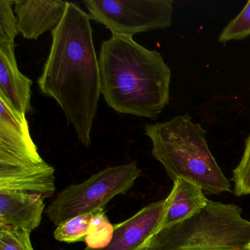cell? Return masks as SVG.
<instances>
[{
	"mask_svg": "<svg viewBox=\"0 0 250 250\" xmlns=\"http://www.w3.org/2000/svg\"><path fill=\"white\" fill-rule=\"evenodd\" d=\"M90 20L78 5L67 2L65 15L52 30L50 52L38 80L41 91L58 102L86 147L91 145L102 94Z\"/></svg>",
	"mask_w": 250,
	"mask_h": 250,
	"instance_id": "6da1fadb",
	"label": "cell"
},
{
	"mask_svg": "<svg viewBox=\"0 0 250 250\" xmlns=\"http://www.w3.org/2000/svg\"><path fill=\"white\" fill-rule=\"evenodd\" d=\"M99 65L102 94L118 113L156 120L169 103L170 68L131 36L104 41Z\"/></svg>",
	"mask_w": 250,
	"mask_h": 250,
	"instance_id": "7a4b0ae2",
	"label": "cell"
},
{
	"mask_svg": "<svg viewBox=\"0 0 250 250\" xmlns=\"http://www.w3.org/2000/svg\"><path fill=\"white\" fill-rule=\"evenodd\" d=\"M151 140L152 155L172 181L183 178L200 186L204 192H232L231 184L210 151L206 130L194 124L189 115L145 126Z\"/></svg>",
	"mask_w": 250,
	"mask_h": 250,
	"instance_id": "3957f363",
	"label": "cell"
},
{
	"mask_svg": "<svg viewBox=\"0 0 250 250\" xmlns=\"http://www.w3.org/2000/svg\"><path fill=\"white\" fill-rule=\"evenodd\" d=\"M149 250H250V221L239 206L208 200L195 216L160 229Z\"/></svg>",
	"mask_w": 250,
	"mask_h": 250,
	"instance_id": "277c9868",
	"label": "cell"
},
{
	"mask_svg": "<svg viewBox=\"0 0 250 250\" xmlns=\"http://www.w3.org/2000/svg\"><path fill=\"white\" fill-rule=\"evenodd\" d=\"M141 172L135 162L106 168L62 190L48 206L46 215L58 226L75 216L104 209L115 196L131 189Z\"/></svg>",
	"mask_w": 250,
	"mask_h": 250,
	"instance_id": "5b68a950",
	"label": "cell"
},
{
	"mask_svg": "<svg viewBox=\"0 0 250 250\" xmlns=\"http://www.w3.org/2000/svg\"><path fill=\"white\" fill-rule=\"evenodd\" d=\"M84 4L91 20L112 35L133 37L172 25V0H85Z\"/></svg>",
	"mask_w": 250,
	"mask_h": 250,
	"instance_id": "8992f818",
	"label": "cell"
},
{
	"mask_svg": "<svg viewBox=\"0 0 250 250\" xmlns=\"http://www.w3.org/2000/svg\"><path fill=\"white\" fill-rule=\"evenodd\" d=\"M0 191H24L52 197L55 169L44 160L0 157Z\"/></svg>",
	"mask_w": 250,
	"mask_h": 250,
	"instance_id": "52a82bcc",
	"label": "cell"
},
{
	"mask_svg": "<svg viewBox=\"0 0 250 250\" xmlns=\"http://www.w3.org/2000/svg\"><path fill=\"white\" fill-rule=\"evenodd\" d=\"M165 212V200L151 203L114 225L113 237L107 247L99 250L86 247L84 250H137L159 230Z\"/></svg>",
	"mask_w": 250,
	"mask_h": 250,
	"instance_id": "ba28073f",
	"label": "cell"
},
{
	"mask_svg": "<svg viewBox=\"0 0 250 250\" xmlns=\"http://www.w3.org/2000/svg\"><path fill=\"white\" fill-rule=\"evenodd\" d=\"M15 46V43H0V98L17 113L26 115L31 111L33 81L19 69Z\"/></svg>",
	"mask_w": 250,
	"mask_h": 250,
	"instance_id": "9c48e42d",
	"label": "cell"
},
{
	"mask_svg": "<svg viewBox=\"0 0 250 250\" xmlns=\"http://www.w3.org/2000/svg\"><path fill=\"white\" fill-rule=\"evenodd\" d=\"M66 1H14L18 29L23 38L37 40L48 30H53L65 15Z\"/></svg>",
	"mask_w": 250,
	"mask_h": 250,
	"instance_id": "30bf717a",
	"label": "cell"
},
{
	"mask_svg": "<svg viewBox=\"0 0 250 250\" xmlns=\"http://www.w3.org/2000/svg\"><path fill=\"white\" fill-rule=\"evenodd\" d=\"M0 156L42 160L30 135L25 115L0 98Z\"/></svg>",
	"mask_w": 250,
	"mask_h": 250,
	"instance_id": "8fae6325",
	"label": "cell"
},
{
	"mask_svg": "<svg viewBox=\"0 0 250 250\" xmlns=\"http://www.w3.org/2000/svg\"><path fill=\"white\" fill-rule=\"evenodd\" d=\"M44 200L36 193L0 191V225L32 232L42 223Z\"/></svg>",
	"mask_w": 250,
	"mask_h": 250,
	"instance_id": "7c38bea8",
	"label": "cell"
},
{
	"mask_svg": "<svg viewBox=\"0 0 250 250\" xmlns=\"http://www.w3.org/2000/svg\"><path fill=\"white\" fill-rule=\"evenodd\" d=\"M165 200V216L159 230L195 216L209 200L200 186L183 178L173 181V187Z\"/></svg>",
	"mask_w": 250,
	"mask_h": 250,
	"instance_id": "4fadbf2b",
	"label": "cell"
},
{
	"mask_svg": "<svg viewBox=\"0 0 250 250\" xmlns=\"http://www.w3.org/2000/svg\"><path fill=\"white\" fill-rule=\"evenodd\" d=\"M114 225L111 223L104 209H97L92 212L90 227L86 235L87 247L93 250L105 248L112 241Z\"/></svg>",
	"mask_w": 250,
	"mask_h": 250,
	"instance_id": "5bb4252c",
	"label": "cell"
},
{
	"mask_svg": "<svg viewBox=\"0 0 250 250\" xmlns=\"http://www.w3.org/2000/svg\"><path fill=\"white\" fill-rule=\"evenodd\" d=\"M91 218L92 213H86L62 222L54 232L55 239L69 244L84 241Z\"/></svg>",
	"mask_w": 250,
	"mask_h": 250,
	"instance_id": "9a60e30c",
	"label": "cell"
},
{
	"mask_svg": "<svg viewBox=\"0 0 250 250\" xmlns=\"http://www.w3.org/2000/svg\"><path fill=\"white\" fill-rule=\"evenodd\" d=\"M30 233L22 228L0 225V250H35Z\"/></svg>",
	"mask_w": 250,
	"mask_h": 250,
	"instance_id": "2e32d148",
	"label": "cell"
},
{
	"mask_svg": "<svg viewBox=\"0 0 250 250\" xmlns=\"http://www.w3.org/2000/svg\"><path fill=\"white\" fill-rule=\"evenodd\" d=\"M249 36H250V1L247 2L239 15L222 30L218 41L220 43H226L230 41L242 40Z\"/></svg>",
	"mask_w": 250,
	"mask_h": 250,
	"instance_id": "e0dca14e",
	"label": "cell"
},
{
	"mask_svg": "<svg viewBox=\"0 0 250 250\" xmlns=\"http://www.w3.org/2000/svg\"><path fill=\"white\" fill-rule=\"evenodd\" d=\"M234 193L237 197L250 194V134L238 166L232 171Z\"/></svg>",
	"mask_w": 250,
	"mask_h": 250,
	"instance_id": "ac0fdd59",
	"label": "cell"
},
{
	"mask_svg": "<svg viewBox=\"0 0 250 250\" xmlns=\"http://www.w3.org/2000/svg\"><path fill=\"white\" fill-rule=\"evenodd\" d=\"M13 5L12 0H0V43H14L20 33Z\"/></svg>",
	"mask_w": 250,
	"mask_h": 250,
	"instance_id": "d6986e66",
	"label": "cell"
},
{
	"mask_svg": "<svg viewBox=\"0 0 250 250\" xmlns=\"http://www.w3.org/2000/svg\"><path fill=\"white\" fill-rule=\"evenodd\" d=\"M137 250H149L148 244L146 243L145 245L142 246L140 248L137 249Z\"/></svg>",
	"mask_w": 250,
	"mask_h": 250,
	"instance_id": "ffe728a7",
	"label": "cell"
}]
</instances>
